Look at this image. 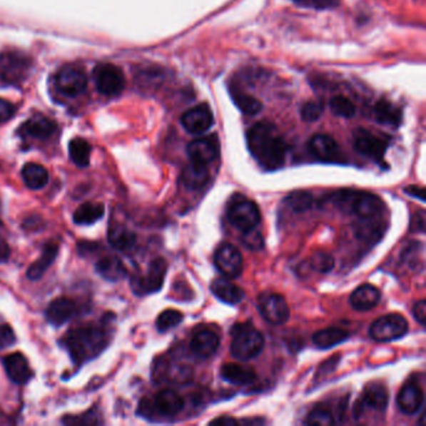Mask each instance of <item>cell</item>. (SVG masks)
Segmentation results:
<instances>
[{
  "instance_id": "cell-1",
  "label": "cell",
  "mask_w": 426,
  "mask_h": 426,
  "mask_svg": "<svg viewBox=\"0 0 426 426\" xmlns=\"http://www.w3.org/2000/svg\"><path fill=\"white\" fill-rule=\"evenodd\" d=\"M246 141L251 156L263 169L278 171L285 164L288 146L274 124L256 123L248 131Z\"/></svg>"
},
{
  "instance_id": "cell-2",
  "label": "cell",
  "mask_w": 426,
  "mask_h": 426,
  "mask_svg": "<svg viewBox=\"0 0 426 426\" xmlns=\"http://www.w3.org/2000/svg\"><path fill=\"white\" fill-rule=\"evenodd\" d=\"M109 336L103 325L84 324L68 331L61 341L76 365L91 361L106 349Z\"/></svg>"
},
{
  "instance_id": "cell-3",
  "label": "cell",
  "mask_w": 426,
  "mask_h": 426,
  "mask_svg": "<svg viewBox=\"0 0 426 426\" xmlns=\"http://www.w3.org/2000/svg\"><path fill=\"white\" fill-rule=\"evenodd\" d=\"M333 203L346 214H353L359 219L380 218L385 211V204L379 196L365 191L349 189L336 191L333 196Z\"/></svg>"
},
{
  "instance_id": "cell-4",
  "label": "cell",
  "mask_w": 426,
  "mask_h": 426,
  "mask_svg": "<svg viewBox=\"0 0 426 426\" xmlns=\"http://www.w3.org/2000/svg\"><path fill=\"white\" fill-rule=\"evenodd\" d=\"M231 355L241 361L250 360L260 354L264 348V336L251 324H236L231 329Z\"/></svg>"
},
{
  "instance_id": "cell-5",
  "label": "cell",
  "mask_w": 426,
  "mask_h": 426,
  "mask_svg": "<svg viewBox=\"0 0 426 426\" xmlns=\"http://www.w3.org/2000/svg\"><path fill=\"white\" fill-rule=\"evenodd\" d=\"M228 219L236 229L245 231L256 229L260 223L261 214L259 206L245 196L236 194L231 198L228 206Z\"/></svg>"
},
{
  "instance_id": "cell-6",
  "label": "cell",
  "mask_w": 426,
  "mask_h": 426,
  "mask_svg": "<svg viewBox=\"0 0 426 426\" xmlns=\"http://www.w3.org/2000/svg\"><path fill=\"white\" fill-rule=\"evenodd\" d=\"M353 136H354V148L359 154L369 158L375 163L384 161L385 153L389 146V141L386 138L376 136L364 128H357Z\"/></svg>"
},
{
  "instance_id": "cell-7",
  "label": "cell",
  "mask_w": 426,
  "mask_h": 426,
  "mask_svg": "<svg viewBox=\"0 0 426 426\" xmlns=\"http://www.w3.org/2000/svg\"><path fill=\"white\" fill-rule=\"evenodd\" d=\"M409 325L404 316L400 314H389L376 319L370 326V336L375 341L386 343L396 340L405 335Z\"/></svg>"
},
{
  "instance_id": "cell-8",
  "label": "cell",
  "mask_w": 426,
  "mask_h": 426,
  "mask_svg": "<svg viewBox=\"0 0 426 426\" xmlns=\"http://www.w3.org/2000/svg\"><path fill=\"white\" fill-rule=\"evenodd\" d=\"M168 264L163 258L151 261L144 276H136L131 280L133 291L136 295H146L161 290L166 280Z\"/></svg>"
},
{
  "instance_id": "cell-9",
  "label": "cell",
  "mask_w": 426,
  "mask_h": 426,
  "mask_svg": "<svg viewBox=\"0 0 426 426\" xmlns=\"http://www.w3.org/2000/svg\"><path fill=\"white\" fill-rule=\"evenodd\" d=\"M56 86L63 96H78L84 93L88 86L86 71L81 66H64L56 73Z\"/></svg>"
},
{
  "instance_id": "cell-10",
  "label": "cell",
  "mask_w": 426,
  "mask_h": 426,
  "mask_svg": "<svg viewBox=\"0 0 426 426\" xmlns=\"http://www.w3.org/2000/svg\"><path fill=\"white\" fill-rule=\"evenodd\" d=\"M258 310L273 325L285 324L290 316V310L285 299L274 293H265L258 298Z\"/></svg>"
},
{
  "instance_id": "cell-11",
  "label": "cell",
  "mask_w": 426,
  "mask_h": 426,
  "mask_svg": "<svg viewBox=\"0 0 426 426\" xmlns=\"http://www.w3.org/2000/svg\"><path fill=\"white\" fill-rule=\"evenodd\" d=\"M94 81L98 91L104 96H118L126 86V78L121 68L108 63L96 66L94 69Z\"/></svg>"
},
{
  "instance_id": "cell-12",
  "label": "cell",
  "mask_w": 426,
  "mask_h": 426,
  "mask_svg": "<svg viewBox=\"0 0 426 426\" xmlns=\"http://www.w3.org/2000/svg\"><path fill=\"white\" fill-rule=\"evenodd\" d=\"M181 126L189 134L201 136L214 126V114L211 106L201 103L193 106L181 116Z\"/></svg>"
},
{
  "instance_id": "cell-13",
  "label": "cell",
  "mask_w": 426,
  "mask_h": 426,
  "mask_svg": "<svg viewBox=\"0 0 426 426\" xmlns=\"http://www.w3.org/2000/svg\"><path fill=\"white\" fill-rule=\"evenodd\" d=\"M214 263L221 275L228 279H235L240 276L244 268L240 251L231 244H223L218 248L214 256Z\"/></svg>"
},
{
  "instance_id": "cell-14",
  "label": "cell",
  "mask_w": 426,
  "mask_h": 426,
  "mask_svg": "<svg viewBox=\"0 0 426 426\" xmlns=\"http://www.w3.org/2000/svg\"><path fill=\"white\" fill-rule=\"evenodd\" d=\"M188 156L191 161L208 166L220 156V141L216 134L201 136L188 146Z\"/></svg>"
},
{
  "instance_id": "cell-15",
  "label": "cell",
  "mask_w": 426,
  "mask_h": 426,
  "mask_svg": "<svg viewBox=\"0 0 426 426\" xmlns=\"http://www.w3.org/2000/svg\"><path fill=\"white\" fill-rule=\"evenodd\" d=\"M387 402H389V391L386 389V386L379 382L369 384L362 391L360 400L357 401L355 405V417H360L366 407L384 412L387 407Z\"/></svg>"
},
{
  "instance_id": "cell-16",
  "label": "cell",
  "mask_w": 426,
  "mask_h": 426,
  "mask_svg": "<svg viewBox=\"0 0 426 426\" xmlns=\"http://www.w3.org/2000/svg\"><path fill=\"white\" fill-rule=\"evenodd\" d=\"M311 154L324 163H341L344 156L335 139L326 134H316L309 141Z\"/></svg>"
},
{
  "instance_id": "cell-17",
  "label": "cell",
  "mask_w": 426,
  "mask_h": 426,
  "mask_svg": "<svg viewBox=\"0 0 426 426\" xmlns=\"http://www.w3.org/2000/svg\"><path fill=\"white\" fill-rule=\"evenodd\" d=\"M79 306L69 298H56L48 305L46 310V320L51 325L61 326L71 320L78 314Z\"/></svg>"
},
{
  "instance_id": "cell-18",
  "label": "cell",
  "mask_w": 426,
  "mask_h": 426,
  "mask_svg": "<svg viewBox=\"0 0 426 426\" xmlns=\"http://www.w3.org/2000/svg\"><path fill=\"white\" fill-rule=\"evenodd\" d=\"M220 346V336L211 329H201L191 341V350L199 359H209Z\"/></svg>"
},
{
  "instance_id": "cell-19",
  "label": "cell",
  "mask_w": 426,
  "mask_h": 426,
  "mask_svg": "<svg viewBox=\"0 0 426 426\" xmlns=\"http://www.w3.org/2000/svg\"><path fill=\"white\" fill-rule=\"evenodd\" d=\"M397 406L404 414L414 415L424 404V391L416 382L409 381L401 387L397 395Z\"/></svg>"
},
{
  "instance_id": "cell-20",
  "label": "cell",
  "mask_w": 426,
  "mask_h": 426,
  "mask_svg": "<svg viewBox=\"0 0 426 426\" xmlns=\"http://www.w3.org/2000/svg\"><path fill=\"white\" fill-rule=\"evenodd\" d=\"M3 364H4L9 379L14 384L24 385L31 380V376H33V372L29 367V362L26 360V356L21 353H14V354L6 356Z\"/></svg>"
},
{
  "instance_id": "cell-21",
  "label": "cell",
  "mask_w": 426,
  "mask_h": 426,
  "mask_svg": "<svg viewBox=\"0 0 426 426\" xmlns=\"http://www.w3.org/2000/svg\"><path fill=\"white\" fill-rule=\"evenodd\" d=\"M154 409L161 415L174 416L184 409V400L176 391L164 389L156 394Z\"/></svg>"
},
{
  "instance_id": "cell-22",
  "label": "cell",
  "mask_w": 426,
  "mask_h": 426,
  "mask_svg": "<svg viewBox=\"0 0 426 426\" xmlns=\"http://www.w3.org/2000/svg\"><path fill=\"white\" fill-rule=\"evenodd\" d=\"M381 299L380 290L371 284H364L353 291L350 304L359 311L370 310L375 308Z\"/></svg>"
},
{
  "instance_id": "cell-23",
  "label": "cell",
  "mask_w": 426,
  "mask_h": 426,
  "mask_svg": "<svg viewBox=\"0 0 426 426\" xmlns=\"http://www.w3.org/2000/svg\"><path fill=\"white\" fill-rule=\"evenodd\" d=\"M213 294L226 304L230 305H235L239 304L243 299L245 293L241 289L240 286L233 284L231 281L228 280V278H219L211 283V286Z\"/></svg>"
},
{
  "instance_id": "cell-24",
  "label": "cell",
  "mask_w": 426,
  "mask_h": 426,
  "mask_svg": "<svg viewBox=\"0 0 426 426\" xmlns=\"http://www.w3.org/2000/svg\"><path fill=\"white\" fill-rule=\"evenodd\" d=\"M56 131V124L44 116H36L21 126V134L34 139H48Z\"/></svg>"
},
{
  "instance_id": "cell-25",
  "label": "cell",
  "mask_w": 426,
  "mask_h": 426,
  "mask_svg": "<svg viewBox=\"0 0 426 426\" xmlns=\"http://www.w3.org/2000/svg\"><path fill=\"white\" fill-rule=\"evenodd\" d=\"M58 253H59L58 244H56V243H46V245L43 246L41 258L34 261L26 271L28 279L39 280L41 276L46 274V271L49 269V266L56 261Z\"/></svg>"
},
{
  "instance_id": "cell-26",
  "label": "cell",
  "mask_w": 426,
  "mask_h": 426,
  "mask_svg": "<svg viewBox=\"0 0 426 426\" xmlns=\"http://www.w3.org/2000/svg\"><path fill=\"white\" fill-rule=\"evenodd\" d=\"M209 178L211 174L208 171V166L194 163V161H191V164H188L181 173L183 184L191 191L203 189L208 184Z\"/></svg>"
},
{
  "instance_id": "cell-27",
  "label": "cell",
  "mask_w": 426,
  "mask_h": 426,
  "mask_svg": "<svg viewBox=\"0 0 426 426\" xmlns=\"http://www.w3.org/2000/svg\"><path fill=\"white\" fill-rule=\"evenodd\" d=\"M354 230L359 239L365 243L374 244L382 238L386 226L385 223L381 221L379 218H370V219H360L357 221L354 226Z\"/></svg>"
},
{
  "instance_id": "cell-28",
  "label": "cell",
  "mask_w": 426,
  "mask_h": 426,
  "mask_svg": "<svg viewBox=\"0 0 426 426\" xmlns=\"http://www.w3.org/2000/svg\"><path fill=\"white\" fill-rule=\"evenodd\" d=\"M372 116L379 124L387 126H399L402 121V111L391 101L381 99L372 108Z\"/></svg>"
},
{
  "instance_id": "cell-29",
  "label": "cell",
  "mask_w": 426,
  "mask_h": 426,
  "mask_svg": "<svg viewBox=\"0 0 426 426\" xmlns=\"http://www.w3.org/2000/svg\"><path fill=\"white\" fill-rule=\"evenodd\" d=\"M109 243L116 250L121 253H131L136 246V235L126 226L121 224H111L108 233Z\"/></svg>"
},
{
  "instance_id": "cell-30",
  "label": "cell",
  "mask_w": 426,
  "mask_h": 426,
  "mask_svg": "<svg viewBox=\"0 0 426 426\" xmlns=\"http://www.w3.org/2000/svg\"><path fill=\"white\" fill-rule=\"evenodd\" d=\"M220 374L224 380L234 385H248L254 382L256 379L254 369H251L249 366L234 364V362L221 366Z\"/></svg>"
},
{
  "instance_id": "cell-31",
  "label": "cell",
  "mask_w": 426,
  "mask_h": 426,
  "mask_svg": "<svg viewBox=\"0 0 426 426\" xmlns=\"http://www.w3.org/2000/svg\"><path fill=\"white\" fill-rule=\"evenodd\" d=\"M96 270L108 281H118L126 275V268L118 256H106L96 261Z\"/></svg>"
},
{
  "instance_id": "cell-32",
  "label": "cell",
  "mask_w": 426,
  "mask_h": 426,
  "mask_svg": "<svg viewBox=\"0 0 426 426\" xmlns=\"http://www.w3.org/2000/svg\"><path fill=\"white\" fill-rule=\"evenodd\" d=\"M106 208L101 203H83L73 214V221L78 225H91L104 216Z\"/></svg>"
},
{
  "instance_id": "cell-33",
  "label": "cell",
  "mask_w": 426,
  "mask_h": 426,
  "mask_svg": "<svg viewBox=\"0 0 426 426\" xmlns=\"http://www.w3.org/2000/svg\"><path fill=\"white\" fill-rule=\"evenodd\" d=\"M231 99L235 103L238 109L246 116H256L263 109V103L255 96L244 93L238 86H233L229 88Z\"/></svg>"
},
{
  "instance_id": "cell-34",
  "label": "cell",
  "mask_w": 426,
  "mask_h": 426,
  "mask_svg": "<svg viewBox=\"0 0 426 426\" xmlns=\"http://www.w3.org/2000/svg\"><path fill=\"white\" fill-rule=\"evenodd\" d=\"M23 181L28 188L33 191H39L48 184L49 173L44 166L36 163H28L21 171Z\"/></svg>"
},
{
  "instance_id": "cell-35",
  "label": "cell",
  "mask_w": 426,
  "mask_h": 426,
  "mask_svg": "<svg viewBox=\"0 0 426 426\" xmlns=\"http://www.w3.org/2000/svg\"><path fill=\"white\" fill-rule=\"evenodd\" d=\"M349 339V333L339 328H329L316 331L313 335V343L319 349H330Z\"/></svg>"
},
{
  "instance_id": "cell-36",
  "label": "cell",
  "mask_w": 426,
  "mask_h": 426,
  "mask_svg": "<svg viewBox=\"0 0 426 426\" xmlns=\"http://www.w3.org/2000/svg\"><path fill=\"white\" fill-rule=\"evenodd\" d=\"M0 64L3 66V74L6 79H19L23 78V73L28 71V61H26L21 56L16 54H6L3 59H0Z\"/></svg>"
},
{
  "instance_id": "cell-37",
  "label": "cell",
  "mask_w": 426,
  "mask_h": 426,
  "mask_svg": "<svg viewBox=\"0 0 426 426\" xmlns=\"http://www.w3.org/2000/svg\"><path fill=\"white\" fill-rule=\"evenodd\" d=\"M91 153V148L89 143L81 138H76L69 143V156L76 166L81 168L89 166Z\"/></svg>"
},
{
  "instance_id": "cell-38",
  "label": "cell",
  "mask_w": 426,
  "mask_h": 426,
  "mask_svg": "<svg viewBox=\"0 0 426 426\" xmlns=\"http://www.w3.org/2000/svg\"><path fill=\"white\" fill-rule=\"evenodd\" d=\"M285 201L291 211H294L295 213H305V211H310L314 204L313 196L309 191H293L286 196Z\"/></svg>"
},
{
  "instance_id": "cell-39",
  "label": "cell",
  "mask_w": 426,
  "mask_h": 426,
  "mask_svg": "<svg viewBox=\"0 0 426 426\" xmlns=\"http://www.w3.org/2000/svg\"><path fill=\"white\" fill-rule=\"evenodd\" d=\"M331 111L340 118H353L355 116L356 108L354 103L345 96H334L329 101Z\"/></svg>"
},
{
  "instance_id": "cell-40",
  "label": "cell",
  "mask_w": 426,
  "mask_h": 426,
  "mask_svg": "<svg viewBox=\"0 0 426 426\" xmlns=\"http://www.w3.org/2000/svg\"><path fill=\"white\" fill-rule=\"evenodd\" d=\"M183 319H184L183 313L179 310H174V309H168V310L163 311L161 315L158 316L156 328L161 333H166V331L174 329V328L179 325Z\"/></svg>"
},
{
  "instance_id": "cell-41",
  "label": "cell",
  "mask_w": 426,
  "mask_h": 426,
  "mask_svg": "<svg viewBox=\"0 0 426 426\" xmlns=\"http://www.w3.org/2000/svg\"><path fill=\"white\" fill-rule=\"evenodd\" d=\"M334 264H335V261L333 259V256L326 254L324 251H318L311 256V259L309 260L311 270L318 271L321 274L330 273L334 269Z\"/></svg>"
},
{
  "instance_id": "cell-42",
  "label": "cell",
  "mask_w": 426,
  "mask_h": 426,
  "mask_svg": "<svg viewBox=\"0 0 426 426\" xmlns=\"http://www.w3.org/2000/svg\"><path fill=\"white\" fill-rule=\"evenodd\" d=\"M305 424L314 426H330L335 424V419L330 411L324 407H315L306 417Z\"/></svg>"
},
{
  "instance_id": "cell-43",
  "label": "cell",
  "mask_w": 426,
  "mask_h": 426,
  "mask_svg": "<svg viewBox=\"0 0 426 426\" xmlns=\"http://www.w3.org/2000/svg\"><path fill=\"white\" fill-rule=\"evenodd\" d=\"M323 114H324V106L319 101H308L301 106V119L306 123H314V121H319Z\"/></svg>"
},
{
  "instance_id": "cell-44",
  "label": "cell",
  "mask_w": 426,
  "mask_h": 426,
  "mask_svg": "<svg viewBox=\"0 0 426 426\" xmlns=\"http://www.w3.org/2000/svg\"><path fill=\"white\" fill-rule=\"evenodd\" d=\"M294 4L314 9V11H326V9H334L340 4V0H293Z\"/></svg>"
},
{
  "instance_id": "cell-45",
  "label": "cell",
  "mask_w": 426,
  "mask_h": 426,
  "mask_svg": "<svg viewBox=\"0 0 426 426\" xmlns=\"http://www.w3.org/2000/svg\"><path fill=\"white\" fill-rule=\"evenodd\" d=\"M63 422L64 424H76V425H96V424H101V419L99 414H96V409H93L81 416L66 417Z\"/></svg>"
},
{
  "instance_id": "cell-46",
  "label": "cell",
  "mask_w": 426,
  "mask_h": 426,
  "mask_svg": "<svg viewBox=\"0 0 426 426\" xmlns=\"http://www.w3.org/2000/svg\"><path fill=\"white\" fill-rule=\"evenodd\" d=\"M243 244L249 248L251 250H258L261 249L264 245V240H263V236H261L259 231H256L255 229L253 230L245 231L244 236H243Z\"/></svg>"
},
{
  "instance_id": "cell-47",
  "label": "cell",
  "mask_w": 426,
  "mask_h": 426,
  "mask_svg": "<svg viewBox=\"0 0 426 426\" xmlns=\"http://www.w3.org/2000/svg\"><path fill=\"white\" fill-rule=\"evenodd\" d=\"M16 343V334L9 325H0V350L13 345Z\"/></svg>"
},
{
  "instance_id": "cell-48",
  "label": "cell",
  "mask_w": 426,
  "mask_h": 426,
  "mask_svg": "<svg viewBox=\"0 0 426 426\" xmlns=\"http://www.w3.org/2000/svg\"><path fill=\"white\" fill-rule=\"evenodd\" d=\"M16 108L9 101L0 99V123H6L14 116Z\"/></svg>"
},
{
  "instance_id": "cell-49",
  "label": "cell",
  "mask_w": 426,
  "mask_h": 426,
  "mask_svg": "<svg viewBox=\"0 0 426 426\" xmlns=\"http://www.w3.org/2000/svg\"><path fill=\"white\" fill-rule=\"evenodd\" d=\"M76 249H78V253H79L81 256L86 258V256L94 254V253L99 249V244L93 243V241H81V243H78Z\"/></svg>"
},
{
  "instance_id": "cell-50",
  "label": "cell",
  "mask_w": 426,
  "mask_h": 426,
  "mask_svg": "<svg viewBox=\"0 0 426 426\" xmlns=\"http://www.w3.org/2000/svg\"><path fill=\"white\" fill-rule=\"evenodd\" d=\"M412 314L416 320L419 321L420 325H425L426 324V303L425 300H420L416 303L412 309Z\"/></svg>"
},
{
  "instance_id": "cell-51",
  "label": "cell",
  "mask_w": 426,
  "mask_h": 426,
  "mask_svg": "<svg viewBox=\"0 0 426 426\" xmlns=\"http://www.w3.org/2000/svg\"><path fill=\"white\" fill-rule=\"evenodd\" d=\"M410 226L411 231L424 233V230H425V213L422 211L416 213L415 215L412 216V219H411Z\"/></svg>"
},
{
  "instance_id": "cell-52",
  "label": "cell",
  "mask_w": 426,
  "mask_h": 426,
  "mask_svg": "<svg viewBox=\"0 0 426 426\" xmlns=\"http://www.w3.org/2000/svg\"><path fill=\"white\" fill-rule=\"evenodd\" d=\"M406 194L412 196V198H417L421 201H425V189L417 186H410L405 188Z\"/></svg>"
},
{
  "instance_id": "cell-53",
  "label": "cell",
  "mask_w": 426,
  "mask_h": 426,
  "mask_svg": "<svg viewBox=\"0 0 426 426\" xmlns=\"http://www.w3.org/2000/svg\"><path fill=\"white\" fill-rule=\"evenodd\" d=\"M11 256V248L8 245V243L4 240V238L0 235V264L6 263Z\"/></svg>"
},
{
  "instance_id": "cell-54",
  "label": "cell",
  "mask_w": 426,
  "mask_h": 426,
  "mask_svg": "<svg viewBox=\"0 0 426 426\" xmlns=\"http://www.w3.org/2000/svg\"><path fill=\"white\" fill-rule=\"evenodd\" d=\"M238 424H239V421L231 416H220L215 420L211 421V425L216 426L238 425Z\"/></svg>"
}]
</instances>
